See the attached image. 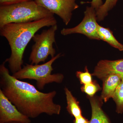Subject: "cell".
I'll list each match as a JSON object with an SVG mask.
<instances>
[{"instance_id": "6da1fadb", "label": "cell", "mask_w": 123, "mask_h": 123, "mask_svg": "<svg viewBox=\"0 0 123 123\" xmlns=\"http://www.w3.org/2000/svg\"><path fill=\"white\" fill-rule=\"evenodd\" d=\"M7 62L6 60L0 65V89L21 113L30 118L43 114L60 115L61 106L54 102L56 91L43 93L33 85L17 79L10 74L5 66Z\"/></svg>"}, {"instance_id": "7a4b0ae2", "label": "cell", "mask_w": 123, "mask_h": 123, "mask_svg": "<svg viewBox=\"0 0 123 123\" xmlns=\"http://www.w3.org/2000/svg\"><path fill=\"white\" fill-rule=\"evenodd\" d=\"M57 24L54 16L38 21L22 23H9L0 27V35L7 40L11 55L6 60L12 74L22 68L23 55L27 44L36 33L44 27Z\"/></svg>"}, {"instance_id": "3957f363", "label": "cell", "mask_w": 123, "mask_h": 123, "mask_svg": "<svg viewBox=\"0 0 123 123\" xmlns=\"http://www.w3.org/2000/svg\"><path fill=\"white\" fill-rule=\"evenodd\" d=\"M34 0L0 6V27L9 23H26L54 16Z\"/></svg>"}, {"instance_id": "277c9868", "label": "cell", "mask_w": 123, "mask_h": 123, "mask_svg": "<svg viewBox=\"0 0 123 123\" xmlns=\"http://www.w3.org/2000/svg\"><path fill=\"white\" fill-rule=\"evenodd\" d=\"M61 56V54L59 53L49 61L42 64H26L21 69L12 75L18 80H35L37 88L40 90L43 89L47 84L53 82L60 84L63 80V75L61 73L52 74V72L53 70L52 64Z\"/></svg>"}, {"instance_id": "5b68a950", "label": "cell", "mask_w": 123, "mask_h": 123, "mask_svg": "<svg viewBox=\"0 0 123 123\" xmlns=\"http://www.w3.org/2000/svg\"><path fill=\"white\" fill-rule=\"evenodd\" d=\"M57 30V24L44 30L40 34H35L33 40L35 42L31 48L29 61L31 64L37 65L44 62L49 56L55 57L56 51L53 44L56 43L55 34Z\"/></svg>"}, {"instance_id": "8992f818", "label": "cell", "mask_w": 123, "mask_h": 123, "mask_svg": "<svg viewBox=\"0 0 123 123\" xmlns=\"http://www.w3.org/2000/svg\"><path fill=\"white\" fill-rule=\"evenodd\" d=\"M96 10L93 7L87 6L84 12L83 20L77 26L71 28H63L61 34L64 36L73 34L84 35L89 38L100 40L98 32Z\"/></svg>"}, {"instance_id": "52a82bcc", "label": "cell", "mask_w": 123, "mask_h": 123, "mask_svg": "<svg viewBox=\"0 0 123 123\" xmlns=\"http://www.w3.org/2000/svg\"><path fill=\"white\" fill-rule=\"evenodd\" d=\"M38 5L56 14L66 25L70 22L73 11L78 8L77 0H34Z\"/></svg>"}, {"instance_id": "ba28073f", "label": "cell", "mask_w": 123, "mask_h": 123, "mask_svg": "<svg viewBox=\"0 0 123 123\" xmlns=\"http://www.w3.org/2000/svg\"><path fill=\"white\" fill-rule=\"evenodd\" d=\"M12 122L31 123V121L18 110L0 89V123Z\"/></svg>"}, {"instance_id": "9c48e42d", "label": "cell", "mask_w": 123, "mask_h": 123, "mask_svg": "<svg viewBox=\"0 0 123 123\" xmlns=\"http://www.w3.org/2000/svg\"><path fill=\"white\" fill-rule=\"evenodd\" d=\"M117 74L123 79V59L111 61L101 60L95 67L92 75L102 80L110 74Z\"/></svg>"}, {"instance_id": "30bf717a", "label": "cell", "mask_w": 123, "mask_h": 123, "mask_svg": "<svg viewBox=\"0 0 123 123\" xmlns=\"http://www.w3.org/2000/svg\"><path fill=\"white\" fill-rule=\"evenodd\" d=\"M103 89L101 98L104 102L112 98L117 88L121 83L122 79L117 74H112L106 76L102 79Z\"/></svg>"}, {"instance_id": "8fae6325", "label": "cell", "mask_w": 123, "mask_h": 123, "mask_svg": "<svg viewBox=\"0 0 123 123\" xmlns=\"http://www.w3.org/2000/svg\"><path fill=\"white\" fill-rule=\"evenodd\" d=\"M88 98L92 110L90 123H111L108 117L102 109L103 100L101 97L94 95L93 97L88 96Z\"/></svg>"}, {"instance_id": "7c38bea8", "label": "cell", "mask_w": 123, "mask_h": 123, "mask_svg": "<svg viewBox=\"0 0 123 123\" xmlns=\"http://www.w3.org/2000/svg\"><path fill=\"white\" fill-rule=\"evenodd\" d=\"M64 90L66 95L67 111L71 116L75 118L82 116V111L79 102L77 101L68 88L65 87Z\"/></svg>"}, {"instance_id": "4fadbf2b", "label": "cell", "mask_w": 123, "mask_h": 123, "mask_svg": "<svg viewBox=\"0 0 123 123\" xmlns=\"http://www.w3.org/2000/svg\"><path fill=\"white\" fill-rule=\"evenodd\" d=\"M98 32L100 40L107 43L112 47L120 51H123V44L118 42L110 29L105 28L98 24Z\"/></svg>"}, {"instance_id": "5bb4252c", "label": "cell", "mask_w": 123, "mask_h": 123, "mask_svg": "<svg viewBox=\"0 0 123 123\" xmlns=\"http://www.w3.org/2000/svg\"><path fill=\"white\" fill-rule=\"evenodd\" d=\"M118 0H106L105 2L96 11L97 21H103L108 14V12L116 5Z\"/></svg>"}, {"instance_id": "9a60e30c", "label": "cell", "mask_w": 123, "mask_h": 123, "mask_svg": "<svg viewBox=\"0 0 123 123\" xmlns=\"http://www.w3.org/2000/svg\"><path fill=\"white\" fill-rule=\"evenodd\" d=\"M116 104V112L118 114L123 113V79L117 88L112 98Z\"/></svg>"}, {"instance_id": "2e32d148", "label": "cell", "mask_w": 123, "mask_h": 123, "mask_svg": "<svg viewBox=\"0 0 123 123\" xmlns=\"http://www.w3.org/2000/svg\"><path fill=\"white\" fill-rule=\"evenodd\" d=\"M81 91L85 93L88 97H93L96 93L101 90V88L95 81L89 84L83 85L81 88Z\"/></svg>"}, {"instance_id": "e0dca14e", "label": "cell", "mask_w": 123, "mask_h": 123, "mask_svg": "<svg viewBox=\"0 0 123 123\" xmlns=\"http://www.w3.org/2000/svg\"><path fill=\"white\" fill-rule=\"evenodd\" d=\"M76 76L79 79L80 83L82 85L89 84L92 82V75L89 72L87 66H86L85 72L77 71L76 73Z\"/></svg>"}, {"instance_id": "ac0fdd59", "label": "cell", "mask_w": 123, "mask_h": 123, "mask_svg": "<svg viewBox=\"0 0 123 123\" xmlns=\"http://www.w3.org/2000/svg\"><path fill=\"white\" fill-rule=\"evenodd\" d=\"M34 0H0V6H6Z\"/></svg>"}, {"instance_id": "d6986e66", "label": "cell", "mask_w": 123, "mask_h": 123, "mask_svg": "<svg viewBox=\"0 0 123 123\" xmlns=\"http://www.w3.org/2000/svg\"><path fill=\"white\" fill-rule=\"evenodd\" d=\"M91 4V6L97 11L99 7L103 4L102 0H92L91 2H88Z\"/></svg>"}, {"instance_id": "ffe728a7", "label": "cell", "mask_w": 123, "mask_h": 123, "mask_svg": "<svg viewBox=\"0 0 123 123\" xmlns=\"http://www.w3.org/2000/svg\"><path fill=\"white\" fill-rule=\"evenodd\" d=\"M73 123H90V121L82 116L77 118H75Z\"/></svg>"}, {"instance_id": "44dd1931", "label": "cell", "mask_w": 123, "mask_h": 123, "mask_svg": "<svg viewBox=\"0 0 123 123\" xmlns=\"http://www.w3.org/2000/svg\"><path fill=\"white\" fill-rule=\"evenodd\" d=\"M20 123V122H9V123Z\"/></svg>"}]
</instances>
